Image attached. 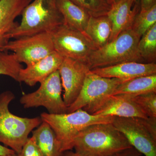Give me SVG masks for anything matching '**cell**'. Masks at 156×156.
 <instances>
[{
    "label": "cell",
    "mask_w": 156,
    "mask_h": 156,
    "mask_svg": "<svg viewBox=\"0 0 156 156\" xmlns=\"http://www.w3.org/2000/svg\"><path fill=\"white\" fill-rule=\"evenodd\" d=\"M112 123L95 124L80 132L74 144L75 152L93 156H112L132 147Z\"/></svg>",
    "instance_id": "1"
},
{
    "label": "cell",
    "mask_w": 156,
    "mask_h": 156,
    "mask_svg": "<svg viewBox=\"0 0 156 156\" xmlns=\"http://www.w3.org/2000/svg\"><path fill=\"white\" fill-rule=\"evenodd\" d=\"M40 117L53 129L63 153L73 148L76 137L84 129L95 124L112 123L115 117L90 114L83 109L61 114L44 112Z\"/></svg>",
    "instance_id": "2"
},
{
    "label": "cell",
    "mask_w": 156,
    "mask_h": 156,
    "mask_svg": "<svg viewBox=\"0 0 156 156\" xmlns=\"http://www.w3.org/2000/svg\"><path fill=\"white\" fill-rule=\"evenodd\" d=\"M21 15V22L11 32L10 39L50 33L64 23L57 0H33Z\"/></svg>",
    "instance_id": "3"
},
{
    "label": "cell",
    "mask_w": 156,
    "mask_h": 156,
    "mask_svg": "<svg viewBox=\"0 0 156 156\" xmlns=\"http://www.w3.org/2000/svg\"><path fill=\"white\" fill-rule=\"evenodd\" d=\"M14 93L6 91L0 94V143L19 154L30 132L42 122L41 117L23 118L10 112V103L15 98Z\"/></svg>",
    "instance_id": "4"
},
{
    "label": "cell",
    "mask_w": 156,
    "mask_h": 156,
    "mask_svg": "<svg viewBox=\"0 0 156 156\" xmlns=\"http://www.w3.org/2000/svg\"><path fill=\"white\" fill-rule=\"evenodd\" d=\"M140 38L131 28L123 31L114 40L92 52L87 63L89 69L128 62L145 63L137 48Z\"/></svg>",
    "instance_id": "5"
},
{
    "label": "cell",
    "mask_w": 156,
    "mask_h": 156,
    "mask_svg": "<svg viewBox=\"0 0 156 156\" xmlns=\"http://www.w3.org/2000/svg\"><path fill=\"white\" fill-rule=\"evenodd\" d=\"M112 124L142 154L156 156V118L115 117Z\"/></svg>",
    "instance_id": "6"
},
{
    "label": "cell",
    "mask_w": 156,
    "mask_h": 156,
    "mask_svg": "<svg viewBox=\"0 0 156 156\" xmlns=\"http://www.w3.org/2000/svg\"><path fill=\"white\" fill-rule=\"evenodd\" d=\"M50 34L54 50L63 58L87 64L89 56L97 49L86 34L65 23Z\"/></svg>",
    "instance_id": "7"
},
{
    "label": "cell",
    "mask_w": 156,
    "mask_h": 156,
    "mask_svg": "<svg viewBox=\"0 0 156 156\" xmlns=\"http://www.w3.org/2000/svg\"><path fill=\"white\" fill-rule=\"evenodd\" d=\"M36 91L24 94L20 98V103L25 108L43 106L51 114L66 113L67 107L62 97L61 78L58 70L40 83Z\"/></svg>",
    "instance_id": "8"
},
{
    "label": "cell",
    "mask_w": 156,
    "mask_h": 156,
    "mask_svg": "<svg viewBox=\"0 0 156 156\" xmlns=\"http://www.w3.org/2000/svg\"><path fill=\"white\" fill-rule=\"evenodd\" d=\"M55 51L50 33L26 36L9 41L1 51H12L20 63H35Z\"/></svg>",
    "instance_id": "9"
},
{
    "label": "cell",
    "mask_w": 156,
    "mask_h": 156,
    "mask_svg": "<svg viewBox=\"0 0 156 156\" xmlns=\"http://www.w3.org/2000/svg\"><path fill=\"white\" fill-rule=\"evenodd\" d=\"M126 81L116 78L103 77L92 73L87 74L76 99L67 109V113L92 105L103 98L112 95L119 85Z\"/></svg>",
    "instance_id": "10"
},
{
    "label": "cell",
    "mask_w": 156,
    "mask_h": 156,
    "mask_svg": "<svg viewBox=\"0 0 156 156\" xmlns=\"http://www.w3.org/2000/svg\"><path fill=\"white\" fill-rule=\"evenodd\" d=\"M90 114L118 117H148L130 96L110 95L83 109Z\"/></svg>",
    "instance_id": "11"
},
{
    "label": "cell",
    "mask_w": 156,
    "mask_h": 156,
    "mask_svg": "<svg viewBox=\"0 0 156 156\" xmlns=\"http://www.w3.org/2000/svg\"><path fill=\"white\" fill-rule=\"evenodd\" d=\"M58 70L64 90L62 98L68 108L77 98L90 69L86 63L64 58Z\"/></svg>",
    "instance_id": "12"
},
{
    "label": "cell",
    "mask_w": 156,
    "mask_h": 156,
    "mask_svg": "<svg viewBox=\"0 0 156 156\" xmlns=\"http://www.w3.org/2000/svg\"><path fill=\"white\" fill-rule=\"evenodd\" d=\"M63 59L62 56L54 51L35 63L21 69L19 72L18 82H23L30 87L41 83L58 69Z\"/></svg>",
    "instance_id": "13"
},
{
    "label": "cell",
    "mask_w": 156,
    "mask_h": 156,
    "mask_svg": "<svg viewBox=\"0 0 156 156\" xmlns=\"http://www.w3.org/2000/svg\"><path fill=\"white\" fill-rule=\"evenodd\" d=\"M90 70L103 77L116 78L127 81L139 77L156 74V64L128 62Z\"/></svg>",
    "instance_id": "14"
},
{
    "label": "cell",
    "mask_w": 156,
    "mask_h": 156,
    "mask_svg": "<svg viewBox=\"0 0 156 156\" xmlns=\"http://www.w3.org/2000/svg\"><path fill=\"white\" fill-rule=\"evenodd\" d=\"M33 0H0V51L9 41V35L18 25L15 20Z\"/></svg>",
    "instance_id": "15"
},
{
    "label": "cell",
    "mask_w": 156,
    "mask_h": 156,
    "mask_svg": "<svg viewBox=\"0 0 156 156\" xmlns=\"http://www.w3.org/2000/svg\"><path fill=\"white\" fill-rule=\"evenodd\" d=\"M140 10L138 0H121L113 6L107 14L112 24L109 42L114 40L123 31L131 28Z\"/></svg>",
    "instance_id": "16"
},
{
    "label": "cell",
    "mask_w": 156,
    "mask_h": 156,
    "mask_svg": "<svg viewBox=\"0 0 156 156\" xmlns=\"http://www.w3.org/2000/svg\"><path fill=\"white\" fill-rule=\"evenodd\" d=\"M112 30V24L107 15L98 17L91 16L85 34L98 49L109 42Z\"/></svg>",
    "instance_id": "17"
},
{
    "label": "cell",
    "mask_w": 156,
    "mask_h": 156,
    "mask_svg": "<svg viewBox=\"0 0 156 156\" xmlns=\"http://www.w3.org/2000/svg\"><path fill=\"white\" fill-rule=\"evenodd\" d=\"M33 130L32 138L43 156H62L60 145L55 133L48 123L41 124Z\"/></svg>",
    "instance_id": "18"
},
{
    "label": "cell",
    "mask_w": 156,
    "mask_h": 156,
    "mask_svg": "<svg viewBox=\"0 0 156 156\" xmlns=\"http://www.w3.org/2000/svg\"><path fill=\"white\" fill-rule=\"evenodd\" d=\"M57 3L65 24L85 33L91 17L87 11L70 0H57Z\"/></svg>",
    "instance_id": "19"
},
{
    "label": "cell",
    "mask_w": 156,
    "mask_h": 156,
    "mask_svg": "<svg viewBox=\"0 0 156 156\" xmlns=\"http://www.w3.org/2000/svg\"><path fill=\"white\" fill-rule=\"evenodd\" d=\"M151 92H156V74L124 82L117 87L112 95L133 97Z\"/></svg>",
    "instance_id": "20"
},
{
    "label": "cell",
    "mask_w": 156,
    "mask_h": 156,
    "mask_svg": "<svg viewBox=\"0 0 156 156\" xmlns=\"http://www.w3.org/2000/svg\"><path fill=\"white\" fill-rule=\"evenodd\" d=\"M137 48L145 63H156V24L140 38Z\"/></svg>",
    "instance_id": "21"
},
{
    "label": "cell",
    "mask_w": 156,
    "mask_h": 156,
    "mask_svg": "<svg viewBox=\"0 0 156 156\" xmlns=\"http://www.w3.org/2000/svg\"><path fill=\"white\" fill-rule=\"evenodd\" d=\"M156 24V5L145 11H140L136 14L131 28L138 36L141 37Z\"/></svg>",
    "instance_id": "22"
},
{
    "label": "cell",
    "mask_w": 156,
    "mask_h": 156,
    "mask_svg": "<svg viewBox=\"0 0 156 156\" xmlns=\"http://www.w3.org/2000/svg\"><path fill=\"white\" fill-rule=\"evenodd\" d=\"M87 11L92 17L107 14L112 8L111 0H70Z\"/></svg>",
    "instance_id": "23"
},
{
    "label": "cell",
    "mask_w": 156,
    "mask_h": 156,
    "mask_svg": "<svg viewBox=\"0 0 156 156\" xmlns=\"http://www.w3.org/2000/svg\"><path fill=\"white\" fill-rule=\"evenodd\" d=\"M23 68L14 54L0 51V75L9 76L18 82L20 70Z\"/></svg>",
    "instance_id": "24"
},
{
    "label": "cell",
    "mask_w": 156,
    "mask_h": 156,
    "mask_svg": "<svg viewBox=\"0 0 156 156\" xmlns=\"http://www.w3.org/2000/svg\"><path fill=\"white\" fill-rule=\"evenodd\" d=\"M131 97L148 118H156V92Z\"/></svg>",
    "instance_id": "25"
},
{
    "label": "cell",
    "mask_w": 156,
    "mask_h": 156,
    "mask_svg": "<svg viewBox=\"0 0 156 156\" xmlns=\"http://www.w3.org/2000/svg\"><path fill=\"white\" fill-rule=\"evenodd\" d=\"M17 156H43L32 137H29Z\"/></svg>",
    "instance_id": "26"
},
{
    "label": "cell",
    "mask_w": 156,
    "mask_h": 156,
    "mask_svg": "<svg viewBox=\"0 0 156 156\" xmlns=\"http://www.w3.org/2000/svg\"><path fill=\"white\" fill-rule=\"evenodd\" d=\"M142 154L132 147L116 154L112 156H142Z\"/></svg>",
    "instance_id": "27"
},
{
    "label": "cell",
    "mask_w": 156,
    "mask_h": 156,
    "mask_svg": "<svg viewBox=\"0 0 156 156\" xmlns=\"http://www.w3.org/2000/svg\"><path fill=\"white\" fill-rule=\"evenodd\" d=\"M140 11H145L156 5V0H140Z\"/></svg>",
    "instance_id": "28"
},
{
    "label": "cell",
    "mask_w": 156,
    "mask_h": 156,
    "mask_svg": "<svg viewBox=\"0 0 156 156\" xmlns=\"http://www.w3.org/2000/svg\"><path fill=\"white\" fill-rule=\"evenodd\" d=\"M15 154L13 150L0 144V156H11Z\"/></svg>",
    "instance_id": "29"
},
{
    "label": "cell",
    "mask_w": 156,
    "mask_h": 156,
    "mask_svg": "<svg viewBox=\"0 0 156 156\" xmlns=\"http://www.w3.org/2000/svg\"><path fill=\"white\" fill-rule=\"evenodd\" d=\"M62 156H93L90 155H86L78 153L76 152H73L71 150L63 152Z\"/></svg>",
    "instance_id": "30"
},
{
    "label": "cell",
    "mask_w": 156,
    "mask_h": 156,
    "mask_svg": "<svg viewBox=\"0 0 156 156\" xmlns=\"http://www.w3.org/2000/svg\"><path fill=\"white\" fill-rule=\"evenodd\" d=\"M121 0H111V1L113 5H115L117 3L119 2Z\"/></svg>",
    "instance_id": "31"
},
{
    "label": "cell",
    "mask_w": 156,
    "mask_h": 156,
    "mask_svg": "<svg viewBox=\"0 0 156 156\" xmlns=\"http://www.w3.org/2000/svg\"><path fill=\"white\" fill-rule=\"evenodd\" d=\"M11 156H17V154L16 153V154H13V155H12Z\"/></svg>",
    "instance_id": "32"
}]
</instances>
